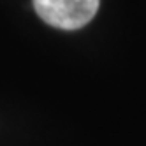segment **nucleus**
<instances>
[{
    "label": "nucleus",
    "instance_id": "nucleus-1",
    "mask_svg": "<svg viewBox=\"0 0 146 146\" xmlns=\"http://www.w3.org/2000/svg\"><path fill=\"white\" fill-rule=\"evenodd\" d=\"M37 16L60 30H78L88 25L100 0H32Z\"/></svg>",
    "mask_w": 146,
    "mask_h": 146
}]
</instances>
